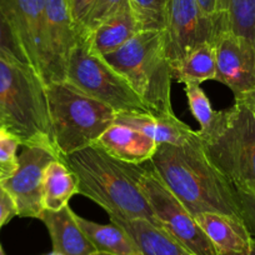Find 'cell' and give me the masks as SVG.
I'll list each match as a JSON object with an SVG mask.
<instances>
[{"mask_svg":"<svg viewBox=\"0 0 255 255\" xmlns=\"http://www.w3.org/2000/svg\"><path fill=\"white\" fill-rule=\"evenodd\" d=\"M149 161L161 183L193 217L220 213L242 218L234 186L205 155L200 138L185 145L159 144Z\"/></svg>","mask_w":255,"mask_h":255,"instance_id":"1","label":"cell"},{"mask_svg":"<svg viewBox=\"0 0 255 255\" xmlns=\"http://www.w3.org/2000/svg\"><path fill=\"white\" fill-rule=\"evenodd\" d=\"M60 160L74 174L78 194L97 203L109 217L144 219L159 228L139 185L146 169L118 160L97 143L61 156Z\"/></svg>","mask_w":255,"mask_h":255,"instance_id":"2","label":"cell"},{"mask_svg":"<svg viewBox=\"0 0 255 255\" xmlns=\"http://www.w3.org/2000/svg\"><path fill=\"white\" fill-rule=\"evenodd\" d=\"M103 56L128 80L149 112L174 115L170 93L173 78L164 30L139 31L122 48Z\"/></svg>","mask_w":255,"mask_h":255,"instance_id":"3","label":"cell"},{"mask_svg":"<svg viewBox=\"0 0 255 255\" xmlns=\"http://www.w3.org/2000/svg\"><path fill=\"white\" fill-rule=\"evenodd\" d=\"M51 140L59 159L95 144L118 113L68 82L45 85Z\"/></svg>","mask_w":255,"mask_h":255,"instance_id":"4","label":"cell"},{"mask_svg":"<svg viewBox=\"0 0 255 255\" xmlns=\"http://www.w3.org/2000/svg\"><path fill=\"white\" fill-rule=\"evenodd\" d=\"M198 133L205 155L234 189L255 194V115L235 102Z\"/></svg>","mask_w":255,"mask_h":255,"instance_id":"5","label":"cell"},{"mask_svg":"<svg viewBox=\"0 0 255 255\" xmlns=\"http://www.w3.org/2000/svg\"><path fill=\"white\" fill-rule=\"evenodd\" d=\"M0 112L5 118L6 129L21 145H43L55 150L45 84L33 68L0 59Z\"/></svg>","mask_w":255,"mask_h":255,"instance_id":"6","label":"cell"},{"mask_svg":"<svg viewBox=\"0 0 255 255\" xmlns=\"http://www.w3.org/2000/svg\"><path fill=\"white\" fill-rule=\"evenodd\" d=\"M65 82L117 113H150L128 80L79 34L68 59Z\"/></svg>","mask_w":255,"mask_h":255,"instance_id":"7","label":"cell"},{"mask_svg":"<svg viewBox=\"0 0 255 255\" xmlns=\"http://www.w3.org/2000/svg\"><path fill=\"white\" fill-rule=\"evenodd\" d=\"M139 185L161 230L191 254L217 255L212 242L195 218L161 183L153 169H146Z\"/></svg>","mask_w":255,"mask_h":255,"instance_id":"8","label":"cell"},{"mask_svg":"<svg viewBox=\"0 0 255 255\" xmlns=\"http://www.w3.org/2000/svg\"><path fill=\"white\" fill-rule=\"evenodd\" d=\"M223 30L225 26L208 18L197 0H168L164 35L170 69L200 44L215 43Z\"/></svg>","mask_w":255,"mask_h":255,"instance_id":"9","label":"cell"},{"mask_svg":"<svg viewBox=\"0 0 255 255\" xmlns=\"http://www.w3.org/2000/svg\"><path fill=\"white\" fill-rule=\"evenodd\" d=\"M14 173L1 181L13 198L16 215L39 219L43 213V178L49 163L59 159L54 149L43 145H21Z\"/></svg>","mask_w":255,"mask_h":255,"instance_id":"10","label":"cell"},{"mask_svg":"<svg viewBox=\"0 0 255 255\" xmlns=\"http://www.w3.org/2000/svg\"><path fill=\"white\" fill-rule=\"evenodd\" d=\"M46 0H0V9L5 15L16 40L28 58L30 67L45 79ZM45 84V83H44Z\"/></svg>","mask_w":255,"mask_h":255,"instance_id":"11","label":"cell"},{"mask_svg":"<svg viewBox=\"0 0 255 255\" xmlns=\"http://www.w3.org/2000/svg\"><path fill=\"white\" fill-rule=\"evenodd\" d=\"M68 0H46L45 41L46 68L44 83L65 82L68 59L79 38Z\"/></svg>","mask_w":255,"mask_h":255,"instance_id":"12","label":"cell"},{"mask_svg":"<svg viewBox=\"0 0 255 255\" xmlns=\"http://www.w3.org/2000/svg\"><path fill=\"white\" fill-rule=\"evenodd\" d=\"M217 77L227 85L234 98L255 85V48L240 36L223 30L215 40Z\"/></svg>","mask_w":255,"mask_h":255,"instance_id":"13","label":"cell"},{"mask_svg":"<svg viewBox=\"0 0 255 255\" xmlns=\"http://www.w3.org/2000/svg\"><path fill=\"white\" fill-rule=\"evenodd\" d=\"M194 218L217 255H250L254 237L243 218L220 213H202Z\"/></svg>","mask_w":255,"mask_h":255,"instance_id":"14","label":"cell"},{"mask_svg":"<svg viewBox=\"0 0 255 255\" xmlns=\"http://www.w3.org/2000/svg\"><path fill=\"white\" fill-rule=\"evenodd\" d=\"M117 124L136 129L156 144L185 145L199 138L198 131L176 118V115H156L153 113H118Z\"/></svg>","mask_w":255,"mask_h":255,"instance_id":"15","label":"cell"},{"mask_svg":"<svg viewBox=\"0 0 255 255\" xmlns=\"http://www.w3.org/2000/svg\"><path fill=\"white\" fill-rule=\"evenodd\" d=\"M108 154L129 164H140L153 158L158 144L145 134L123 124H114L98 139Z\"/></svg>","mask_w":255,"mask_h":255,"instance_id":"16","label":"cell"},{"mask_svg":"<svg viewBox=\"0 0 255 255\" xmlns=\"http://www.w3.org/2000/svg\"><path fill=\"white\" fill-rule=\"evenodd\" d=\"M39 220L48 229L55 252L63 255H92L97 252L78 225L69 205L58 212L43 210Z\"/></svg>","mask_w":255,"mask_h":255,"instance_id":"17","label":"cell"},{"mask_svg":"<svg viewBox=\"0 0 255 255\" xmlns=\"http://www.w3.org/2000/svg\"><path fill=\"white\" fill-rule=\"evenodd\" d=\"M139 31L141 30L138 21L128 4V0H124L119 8L103 20L94 30L83 35L97 53L107 55L122 48Z\"/></svg>","mask_w":255,"mask_h":255,"instance_id":"18","label":"cell"},{"mask_svg":"<svg viewBox=\"0 0 255 255\" xmlns=\"http://www.w3.org/2000/svg\"><path fill=\"white\" fill-rule=\"evenodd\" d=\"M130 237L140 255H194L169 237L164 230L144 219H123L109 217Z\"/></svg>","mask_w":255,"mask_h":255,"instance_id":"19","label":"cell"},{"mask_svg":"<svg viewBox=\"0 0 255 255\" xmlns=\"http://www.w3.org/2000/svg\"><path fill=\"white\" fill-rule=\"evenodd\" d=\"M74 218L97 252L110 255H140L130 237L119 225L99 224L82 218L75 212Z\"/></svg>","mask_w":255,"mask_h":255,"instance_id":"20","label":"cell"},{"mask_svg":"<svg viewBox=\"0 0 255 255\" xmlns=\"http://www.w3.org/2000/svg\"><path fill=\"white\" fill-rule=\"evenodd\" d=\"M78 194L77 180L60 159L50 161L44 171L43 208L44 210L58 212L69 205V200Z\"/></svg>","mask_w":255,"mask_h":255,"instance_id":"21","label":"cell"},{"mask_svg":"<svg viewBox=\"0 0 255 255\" xmlns=\"http://www.w3.org/2000/svg\"><path fill=\"white\" fill-rule=\"evenodd\" d=\"M217 58L215 43H204L189 51L183 60L171 67V78L181 84H202L207 80H215Z\"/></svg>","mask_w":255,"mask_h":255,"instance_id":"22","label":"cell"},{"mask_svg":"<svg viewBox=\"0 0 255 255\" xmlns=\"http://www.w3.org/2000/svg\"><path fill=\"white\" fill-rule=\"evenodd\" d=\"M225 28L255 48V0H224Z\"/></svg>","mask_w":255,"mask_h":255,"instance_id":"23","label":"cell"},{"mask_svg":"<svg viewBox=\"0 0 255 255\" xmlns=\"http://www.w3.org/2000/svg\"><path fill=\"white\" fill-rule=\"evenodd\" d=\"M140 30L165 29L168 0H128Z\"/></svg>","mask_w":255,"mask_h":255,"instance_id":"24","label":"cell"},{"mask_svg":"<svg viewBox=\"0 0 255 255\" xmlns=\"http://www.w3.org/2000/svg\"><path fill=\"white\" fill-rule=\"evenodd\" d=\"M184 92L188 98L189 109L200 127L199 131H205L209 129L217 115V112L213 109L209 98L200 88V84H195V83L184 84Z\"/></svg>","mask_w":255,"mask_h":255,"instance_id":"25","label":"cell"},{"mask_svg":"<svg viewBox=\"0 0 255 255\" xmlns=\"http://www.w3.org/2000/svg\"><path fill=\"white\" fill-rule=\"evenodd\" d=\"M0 59L19 67H30L28 58L16 40L1 9H0Z\"/></svg>","mask_w":255,"mask_h":255,"instance_id":"26","label":"cell"},{"mask_svg":"<svg viewBox=\"0 0 255 255\" xmlns=\"http://www.w3.org/2000/svg\"><path fill=\"white\" fill-rule=\"evenodd\" d=\"M124 0H95L92 10L79 28V33L87 34L94 30L103 20L112 15Z\"/></svg>","mask_w":255,"mask_h":255,"instance_id":"27","label":"cell"},{"mask_svg":"<svg viewBox=\"0 0 255 255\" xmlns=\"http://www.w3.org/2000/svg\"><path fill=\"white\" fill-rule=\"evenodd\" d=\"M20 145V140L13 133H10L6 128H0V163H18L16 151Z\"/></svg>","mask_w":255,"mask_h":255,"instance_id":"28","label":"cell"},{"mask_svg":"<svg viewBox=\"0 0 255 255\" xmlns=\"http://www.w3.org/2000/svg\"><path fill=\"white\" fill-rule=\"evenodd\" d=\"M235 193H237L238 204H239L243 220L247 224L253 237H255V194L238 190V189H235Z\"/></svg>","mask_w":255,"mask_h":255,"instance_id":"29","label":"cell"},{"mask_svg":"<svg viewBox=\"0 0 255 255\" xmlns=\"http://www.w3.org/2000/svg\"><path fill=\"white\" fill-rule=\"evenodd\" d=\"M203 13L214 20L215 23L222 24L225 26L224 23V0H197ZM227 29V28H225Z\"/></svg>","mask_w":255,"mask_h":255,"instance_id":"30","label":"cell"},{"mask_svg":"<svg viewBox=\"0 0 255 255\" xmlns=\"http://www.w3.org/2000/svg\"><path fill=\"white\" fill-rule=\"evenodd\" d=\"M14 217H16L15 203L4 186L0 184V228Z\"/></svg>","mask_w":255,"mask_h":255,"instance_id":"31","label":"cell"},{"mask_svg":"<svg viewBox=\"0 0 255 255\" xmlns=\"http://www.w3.org/2000/svg\"><path fill=\"white\" fill-rule=\"evenodd\" d=\"M68 1H69V8L73 20H74L75 25L78 26V30H79V28L84 23L89 11L92 10L95 0H68Z\"/></svg>","mask_w":255,"mask_h":255,"instance_id":"32","label":"cell"},{"mask_svg":"<svg viewBox=\"0 0 255 255\" xmlns=\"http://www.w3.org/2000/svg\"><path fill=\"white\" fill-rule=\"evenodd\" d=\"M235 102H240L242 104H244L245 107H247L248 109L255 115V85L252 88V89L245 92L244 94L235 98Z\"/></svg>","mask_w":255,"mask_h":255,"instance_id":"33","label":"cell"},{"mask_svg":"<svg viewBox=\"0 0 255 255\" xmlns=\"http://www.w3.org/2000/svg\"><path fill=\"white\" fill-rule=\"evenodd\" d=\"M16 168V164H1L0 163V183L5 180L6 178L14 173Z\"/></svg>","mask_w":255,"mask_h":255,"instance_id":"34","label":"cell"},{"mask_svg":"<svg viewBox=\"0 0 255 255\" xmlns=\"http://www.w3.org/2000/svg\"><path fill=\"white\" fill-rule=\"evenodd\" d=\"M0 128H6L5 118H4V115L1 114V112H0Z\"/></svg>","mask_w":255,"mask_h":255,"instance_id":"35","label":"cell"},{"mask_svg":"<svg viewBox=\"0 0 255 255\" xmlns=\"http://www.w3.org/2000/svg\"><path fill=\"white\" fill-rule=\"evenodd\" d=\"M250 255H255V237L253 239V247H252V252H250Z\"/></svg>","mask_w":255,"mask_h":255,"instance_id":"36","label":"cell"},{"mask_svg":"<svg viewBox=\"0 0 255 255\" xmlns=\"http://www.w3.org/2000/svg\"><path fill=\"white\" fill-rule=\"evenodd\" d=\"M45 255H63V254H60V253H58V252H55V250H53V252L49 253V254H45Z\"/></svg>","mask_w":255,"mask_h":255,"instance_id":"37","label":"cell"},{"mask_svg":"<svg viewBox=\"0 0 255 255\" xmlns=\"http://www.w3.org/2000/svg\"><path fill=\"white\" fill-rule=\"evenodd\" d=\"M92 255H110V254H107V253H100V252H95V253H93Z\"/></svg>","mask_w":255,"mask_h":255,"instance_id":"38","label":"cell"},{"mask_svg":"<svg viewBox=\"0 0 255 255\" xmlns=\"http://www.w3.org/2000/svg\"><path fill=\"white\" fill-rule=\"evenodd\" d=\"M0 255H6L5 252H4L3 247H1V244H0Z\"/></svg>","mask_w":255,"mask_h":255,"instance_id":"39","label":"cell"}]
</instances>
